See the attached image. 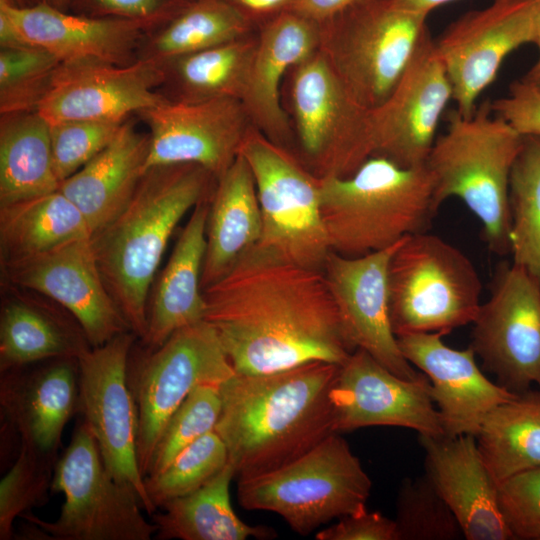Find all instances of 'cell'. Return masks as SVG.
Segmentation results:
<instances>
[{
    "mask_svg": "<svg viewBox=\"0 0 540 540\" xmlns=\"http://www.w3.org/2000/svg\"><path fill=\"white\" fill-rule=\"evenodd\" d=\"M203 294L204 320L216 329L235 373H270L311 361L341 365L356 350L323 271L256 246Z\"/></svg>",
    "mask_w": 540,
    "mask_h": 540,
    "instance_id": "cell-1",
    "label": "cell"
},
{
    "mask_svg": "<svg viewBox=\"0 0 540 540\" xmlns=\"http://www.w3.org/2000/svg\"><path fill=\"white\" fill-rule=\"evenodd\" d=\"M339 367L311 361L270 373H235L220 385L214 431L238 478L279 468L337 433L331 389Z\"/></svg>",
    "mask_w": 540,
    "mask_h": 540,
    "instance_id": "cell-2",
    "label": "cell"
},
{
    "mask_svg": "<svg viewBox=\"0 0 540 540\" xmlns=\"http://www.w3.org/2000/svg\"><path fill=\"white\" fill-rule=\"evenodd\" d=\"M215 183L196 164L150 167L124 210L91 235L101 278L137 337L145 335L149 290L173 231L190 209L212 195Z\"/></svg>",
    "mask_w": 540,
    "mask_h": 540,
    "instance_id": "cell-3",
    "label": "cell"
},
{
    "mask_svg": "<svg viewBox=\"0 0 540 540\" xmlns=\"http://www.w3.org/2000/svg\"><path fill=\"white\" fill-rule=\"evenodd\" d=\"M319 196L330 250L348 257L428 231L440 207L426 164L402 167L382 156L348 177L319 178Z\"/></svg>",
    "mask_w": 540,
    "mask_h": 540,
    "instance_id": "cell-4",
    "label": "cell"
},
{
    "mask_svg": "<svg viewBox=\"0 0 540 540\" xmlns=\"http://www.w3.org/2000/svg\"><path fill=\"white\" fill-rule=\"evenodd\" d=\"M523 139L484 101L470 117L450 111L425 163L437 204L463 201L481 222L488 249L500 256L510 254L509 182Z\"/></svg>",
    "mask_w": 540,
    "mask_h": 540,
    "instance_id": "cell-5",
    "label": "cell"
},
{
    "mask_svg": "<svg viewBox=\"0 0 540 540\" xmlns=\"http://www.w3.org/2000/svg\"><path fill=\"white\" fill-rule=\"evenodd\" d=\"M428 15L399 0H358L320 24L319 50L349 94L372 110L388 98L430 33Z\"/></svg>",
    "mask_w": 540,
    "mask_h": 540,
    "instance_id": "cell-6",
    "label": "cell"
},
{
    "mask_svg": "<svg viewBox=\"0 0 540 540\" xmlns=\"http://www.w3.org/2000/svg\"><path fill=\"white\" fill-rule=\"evenodd\" d=\"M371 479L339 433L272 471L238 478L237 496L247 510L280 515L305 536L341 517L367 510Z\"/></svg>",
    "mask_w": 540,
    "mask_h": 540,
    "instance_id": "cell-7",
    "label": "cell"
},
{
    "mask_svg": "<svg viewBox=\"0 0 540 540\" xmlns=\"http://www.w3.org/2000/svg\"><path fill=\"white\" fill-rule=\"evenodd\" d=\"M394 334H449L472 324L482 304V282L457 247L427 231L405 237L388 268Z\"/></svg>",
    "mask_w": 540,
    "mask_h": 540,
    "instance_id": "cell-8",
    "label": "cell"
},
{
    "mask_svg": "<svg viewBox=\"0 0 540 540\" xmlns=\"http://www.w3.org/2000/svg\"><path fill=\"white\" fill-rule=\"evenodd\" d=\"M51 492L65 498L54 522L30 512L21 516L41 530V540H150L157 532L136 493L107 470L83 420L55 464Z\"/></svg>",
    "mask_w": 540,
    "mask_h": 540,
    "instance_id": "cell-9",
    "label": "cell"
},
{
    "mask_svg": "<svg viewBox=\"0 0 540 540\" xmlns=\"http://www.w3.org/2000/svg\"><path fill=\"white\" fill-rule=\"evenodd\" d=\"M254 176L262 231L256 247L323 271L330 247L321 216L319 178L255 127L240 148Z\"/></svg>",
    "mask_w": 540,
    "mask_h": 540,
    "instance_id": "cell-10",
    "label": "cell"
},
{
    "mask_svg": "<svg viewBox=\"0 0 540 540\" xmlns=\"http://www.w3.org/2000/svg\"><path fill=\"white\" fill-rule=\"evenodd\" d=\"M288 75L295 133L310 172L352 175L373 154L370 110L349 94L319 49Z\"/></svg>",
    "mask_w": 540,
    "mask_h": 540,
    "instance_id": "cell-11",
    "label": "cell"
},
{
    "mask_svg": "<svg viewBox=\"0 0 540 540\" xmlns=\"http://www.w3.org/2000/svg\"><path fill=\"white\" fill-rule=\"evenodd\" d=\"M148 352L129 380L138 411L143 477L167 421L191 391L202 384H222L235 374L216 329L206 320L177 330Z\"/></svg>",
    "mask_w": 540,
    "mask_h": 540,
    "instance_id": "cell-12",
    "label": "cell"
},
{
    "mask_svg": "<svg viewBox=\"0 0 540 540\" xmlns=\"http://www.w3.org/2000/svg\"><path fill=\"white\" fill-rule=\"evenodd\" d=\"M137 337L123 332L79 358L78 411L113 478L131 488L142 508L156 512L145 487L138 453V411L129 385V357Z\"/></svg>",
    "mask_w": 540,
    "mask_h": 540,
    "instance_id": "cell-13",
    "label": "cell"
},
{
    "mask_svg": "<svg viewBox=\"0 0 540 540\" xmlns=\"http://www.w3.org/2000/svg\"><path fill=\"white\" fill-rule=\"evenodd\" d=\"M472 324L469 347L498 384L516 394L540 389V284L525 269L498 264Z\"/></svg>",
    "mask_w": 540,
    "mask_h": 540,
    "instance_id": "cell-14",
    "label": "cell"
},
{
    "mask_svg": "<svg viewBox=\"0 0 540 540\" xmlns=\"http://www.w3.org/2000/svg\"><path fill=\"white\" fill-rule=\"evenodd\" d=\"M535 42L534 0H494L452 22L435 41L452 86L456 111L474 114L509 54Z\"/></svg>",
    "mask_w": 540,
    "mask_h": 540,
    "instance_id": "cell-15",
    "label": "cell"
},
{
    "mask_svg": "<svg viewBox=\"0 0 540 540\" xmlns=\"http://www.w3.org/2000/svg\"><path fill=\"white\" fill-rule=\"evenodd\" d=\"M136 115L149 128L145 171L156 165L196 164L216 179L236 159L252 127L243 103L234 98H165Z\"/></svg>",
    "mask_w": 540,
    "mask_h": 540,
    "instance_id": "cell-16",
    "label": "cell"
},
{
    "mask_svg": "<svg viewBox=\"0 0 540 540\" xmlns=\"http://www.w3.org/2000/svg\"><path fill=\"white\" fill-rule=\"evenodd\" d=\"M452 95L449 77L428 33L388 98L370 110L372 156L402 167L424 165Z\"/></svg>",
    "mask_w": 540,
    "mask_h": 540,
    "instance_id": "cell-17",
    "label": "cell"
},
{
    "mask_svg": "<svg viewBox=\"0 0 540 540\" xmlns=\"http://www.w3.org/2000/svg\"><path fill=\"white\" fill-rule=\"evenodd\" d=\"M331 401L339 434L369 426H396L419 435H444L427 376L419 380L399 377L362 349L340 365Z\"/></svg>",
    "mask_w": 540,
    "mask_h": 540,
    "instance_id": "cell-18",
    "label": "cell"
},
{
    "mask_svg": "<svg viewBox=\"0 0 540 540\" xmlns=\"http://www.w3.org/2000/svg\"><path fill=\"white\" fill-rule=\"evenodd\" d=\"M90 238L2 264L12 286L58 303L78 321L90 345L98 347L131 329L101 278Z\"/></svg>",
    "mask_w": 540,
    "mask_h": 540,
    "instance_id": "cell-19",
    "label": "cell"
},
{
    "mask_svg": "<svg viewBox=\"0 0 540 540\" xmlns=\"http://www.w3.org/2000/svg\"><path fill=\"white\" fill-rule=\"evenodd\" d=\"M161 64L138 59L121 66L100 61L60 62L37 108L48 122L119 120L152 107L166 97Z\"/></svg>",
    "mask_w": 540,
    "mask_h": 540,
    "instance_id": "cell-20",
    "label": "cell"
},
{
    "mask_svg": "<svg viewBox=\"0 0 540 540\" xmlns=\"http://www.w3.org/2000/svg\"><path fill=\"white\" fill-rule=\"evenodd\" d=\"M402 240L358 257L330 251L323 273L352 346L366 351L397 376L419 380L425 374L403 356L389 313L388 268Z\"/></svg>",
    "mask_w": 540,
    "mask_h": 540,
    "instance_id": "cell-21",
    "label": "cell"
},
{
    "mask_svg": "<svg viewBox=\"0 0 540 540\" xmlns=\"http://www.w3.org/2000/svg\"><path fill=\"white\" fill-rule=\"evenodd\" d=\"M397 340L403 356L427 376L447 437L476 436L493 408L518 395L490 381L470 347L451 348L438 333L407 334Z\"/></svg>",
    "mask_w": 540,
    "mask_h": 540,
    "instance_id": "cell-22",
    "label": "cell"
},
{
    "mask_svg": "<svg viewBox=\"0 0 540 540\" xmlns=\"http://www.w3.org/2000/svg\"><path fill=\"white\" fill-rule=\"evenodd\" d=\"M79 361L48 359L1 372L0 406L20 445L58 460L67 422L78 411Z\"/></svg>",
    "mask_w": 540,
    "mask_h": 540,
    "instance_id": "cell-23",
    "label": "cell"
},
{
    "mask_svg": "<svg viewBox=\"0 0 540 540\" xmlns=\"http://www.w3.org/2000/svg\"><path fill=\"white\" fill-rule=\"evenodd\" d=\"M0 10L27 44L49 52L60 62L132 64L138 60L143 37L152 29L140 21L91 17L45 4L18 7L0 0Z\"/></svg>",
    "mask_w": 540,
    "mask_h": 540,
    "instance_id": "cell-24",
    "label": "cell"
},
{
    "mask_svg": "<svg viewBox=\"0 0 540 540\" xmlns=\"http://www.w3.org/2000/svg\"><path fill=\"white\" fill-rule=\"evenodd\" d=\"M425 475L458 519L467 540L513 539L500 513L498 484L476 437L419 435Z\"/></svg>",
    "mask_w": 540,
    "mask_h": 540,
    "instance_id": "cell-25",
    "label": "cell"
},
{
    "mask_svg": "<svg viewBox=\"0 0 540 540\" xmlns=\"http://www.w3.org/2000/svg\"><path fill=\"white\" fill-rule=\"evenodd\" d=\"M319 44L320 24L293 11L262 23L241 102L252 126L278 145L283 146L291 134L280 97L283 79L315 53Z\"/></svg>",
    "mask_w": 540,
    "mask_h": 540,
    "instance_id": "cell-26",
    "label": "cell"
},
{
    "mask_svg": "<svg viewBox=\"0 0 540 540\" xmlns=\"http://www.w3.org/2000/svg\"><path fill=\"white\" fill-rule=\"evenodd\" d=\"M150 135L128 118L115 138L76 173L60 182L80 210L91 235L111 223L128 205L145 172Z\"/></svg>",
    "mask_w": 540,
    "mask_h": 540,
    "instance_id": "cell-27",
    "label": "cell"
},
{
    "mask_svg": "<svg viewBox=\"0 0 540 540\" xmlns=\"http://www.w3.org/2000/svg\"><path fill=\"white\" fill-rule=\"evenodd\" d=\"M210 198L193 208L154 287L147 307L146 332L141 338L148 351L161 346L177 330L205 318L201 276Z\"/></svg>",
    "mask_w": 540,
    "mask_h": 540,
    "instance_id": "cell-28",
    "label": "cell"
},
{
    "mask_svg": "<svg viewBox=\"0 0 540 540\" xmlns=\"http://www.w3.org/2000/svg\"><path fill=\"white\" fill-rule=\"evenodd\" d=\"M262 218L251 168L239 152L216 179L209 202L201 287L220 280L261 236Z\"/></svg>",
    "mask_w": 540,
    "mask_h": 540,
    "instance_id": "cell-29",
    "label": "cell"
},
{
    "mask_svg": "<svg viewBox=\"0 0 540 540\" xmlns=\"http://www.w3.org/2000/svg\"><path fill=\"white\" fill-rule=\"evenodd\" d=\"M91 348L70 313L25 297L12 298L2 306L1 372L53 358H79Z\"/></svg>",
    "mask_w": 540,
    "mask_h": 540,
    "instance_id": "cell-30",
    "label": "cell"
},
{
    "mask_svg": "<svg viewBox=\"0 0 540 540\" xmlns=\"http://www.w3.org/2000/svg\"><path fill=\"white\" fill-rule=\"evenodd\" d=\"M236 476L230 462L197 490L172 499L155 512L152 522L160 540H246L272 539L276 531L264 525H249L235 513L230 484Z\"/></svg>",
    "mask_w": 540,
    "mask_h": 540,
    "instance_id": "cell-31",
    "label": "cell"
},
{
    "mask_svg": "<svg viewBox=\"0 0 540 540\" xmlns=\"http://www.w3.org/2000/svg\"><path fill=\"white\" fill-rule=\"evenodd\" d=\"M49 123L37 112L0 116V206L59 189Z\"/></svg>",
    "mask_w": 540,
    "mask_h": 540,
    "instance_id": "cell-32",
    "label": "cell"
},
{
    "mask_svg": "<svg viewBox=\"0 0 540 540\" xmlns=\"http://www.w3.org/2000/svg\"><path fill=\"white\" fill-rule=\"evenodd\" d=\"M91 237L80 210L59 190L0 206L2 263Z\"/></svg>",
    "mask_w": 540,
    "mask_h": 540,
    "instance_id": "cell-33",
    "label": "cell"
},
{
    "mask_svg": "<svg viewBox=\"0 0 540 540\" xmlns=\"http://www.w3.org/2000/svg\"><path fill=\"white\" fill-rule=\"evenodd\" d=\"M257 44L250 35L188 54L162 65L160 92L168 99L199 101L242 100Z\"/></svg>",
    "mask_w": 540,
    "mask_h": 540,
    "instance_id": "cell-34",
    "label": "cell"
},
{
    "mask_svg": "<svg viewBox=\"0 0 540 540\" xmlns=\"http://www.w3.org/2000/svg\"><path fill=\"white\" fill-rule=\"evenodd\" d=\"M254 23L226 0L189 1L143 37L138 59L159 64L249 35Z\"/></svg>",
    "mask_w": 540,
    "mask_h": 540,
    "instance_id": "cell-35",
    "label": "cell"
},
{
    "mask_svg": "<svg viewBox=\"0 0 540 540\" xmlns=\"http://www.w3.org/2000/svg\"><path fill=\"white\" fill-rule=\"evenodd\" d=\"M475 437L497 484L540 466V389L520 393L493 408Z\"/></svg>",
    "mask_w": 540,
    "mask_h": 540,
    "instance_id": "cell-36",
    "label": "cell"
},
{
    "mask_svg": "<svg viewBox=\"0 0 540 540\" xmlns=\"http://www.w3.org/2000/svg\"><path fill=\"white\" fill-rule=\"evenodd\" d=\"M510 254L540 284V138L524 136L509 182Z\"/></svg>",
    "mask_w": 540,
    "mask_h": 540,
    "instance_id": "cell-37",
    "label": "cell"
},
{
    "mask_svg": "<svg viewBox=\"0 0 540 540\" xmlns=\"http://www.w3.org/2000/svg\"><path fill=\"white\" fill-rule=\"evenodd\" d=\"M228 462L225 443L211 431L183 449L161 471L144 477L147 494L154 507L161 508L203 486Z\"/></svg>",
    "mask_w": 540,
    "mask_h": 540,
    "instance_id": "cell-38",
    "label": "cell"
},
{
    "mask_svg": "<svg viewBox=\"0 0 540 540\" xmlns=\"http://www.w3.org/2000/svg\"><path fill=\"white\" fill-rule=\"evenodd\" d=\"M394 521L398 540L465 538L455 514L426 475L401 483Z\"/></svg>",
    "mask_w": 540,
    "mask_h": 540,
    "instance_id": "cell-39",
    "label": "cell"
},
{
    "mask_svg": "<svg viewBox=\"0 0 540 540\" xmlns=\"http://www.w3.org/2000/svg\"><path fill=\"white\" fill-rule=\"evenodd\" d=\"M59 64L38 47L0 48V115L36 111Z\"/></svg>",
    "mask_w": 540,
    "mask_h": 540,
    "instance_id": "cell-40",
    "label": "cell"
},
{
    "mask_svg": "<svg viewBox=\"0 0 540 540\" xmlns=\"http://www.w3.org/2000/svg\"><path fill=\"white\" fill-rule=\"evenodd\" d=\"M56 462V459L20 445L13 465L0 482L1 540L14 538L16 517L47 503Z\"/></svg>",
    "mask_w": 540,
    "mask_h": 540,
    "instance_id": "cell-41",
    "label": "cell"
},
{
    "mask_svg": "<svg viewBox=\"0 0 540 540\" xmlns=\"http://www.w3.org/2000/svg\"><path fill=\"white\" fill-rule=\"evenodd\" d=\"M220 385L197 386L171 415L155 446L146 476L158 473L183 449L214 431L221 410Z\"/></svg>",
    "mask_w": 540,
    "mask_h": 540,
    "instance_id": "cell-42",
    "label": "cell"
},
{
    "mask_svg": "<svg viewBox=\"0 0 540 540\" xmlns=\"http://www.w3.org/2000/svg\"><path fill=\"white\" fill-rule=\"evenodd\" d=\"M119 120H65L49 123L53 167L59 182L100 153L117 135Z\"/></svg>",
    "mask_w": 540,
    "mask_h": 540,
    "instance_id": "cell-43",
    "label": "cell"
},
{
    "mask_svg": "<svg viewBox=\"0 0 540 540\" xmlns=\"http://www.w3.org/2000/svg\"><path fill=\"white\" fill-rule=\"evenodd\" d=\"M497 497L500 513L513 539L540 540V466L498 483Z\"/></svg>",
    "mask_w": 540,
    "mask_h": 540,
    "instance_id": "cell-44",
    "label": "cell"
},
{
    "mask_svg": "<svg viewBox=\"0 0 540 540\" xmlns=\"http://www.w3.org/2000/svg\"><path fill=\"white\" fill-rule=\"evenodd\" d=\"M188 0H71L69 11L91 16L140 21L158 27L179 12Z\"/></svg>",
    "mask_w": 540,
    "mask_h": 540,
    "instance_id": "cell-45",
    "label": "cell"
},
{
    "mask_svg": "<svg viewBox=\"0 0 540 540\" xmlns=\"http://www.w3.org/2000/svg\"><path fill=\"white\" fill-rule=\"evenodd\" d=\"M491 109L521 135L540 138V89L535 85L512 82L505 96L491 101Z\"/></svg>",
    "mask_w": 540,
    "mask_h": 540,
    "instance_id": "cell-46",
    "label": "cell"
},
{
    "mask_svg": "<svg viewBox=\"0 0 540 540\" xmlns=\"http://www.w3.org/2000/svg\"><path fill=\"white\" fill-rule=\"evenodd\" d=\"M317 540H398L396 523L380 512H363L339 518V521L321 529Z\"/></svg>",
    "mask_w": 540,
    "mask_h": 540,
    "instance_id": "cell-47",
    "label": "cell"
},
{
    "mask_svg": "<svg viewBox=\"0 0 540 540\" xmlns=\"http://www.w3.org/2000/svg\"><path fill=\"white\" fill-rule=\"evenodd\" d=\"M358 0H294L288 11H293L309 20L322 24Z\"/></svg>",
    "mask_w": 540,
    "mask_h": 540,
    "instance_id": "cell-48",
    "label": "cell"
},
{
    "mask_svg": "<svg viewBox=\"0 0 540 540\" xmlns=\"http://www.w3.org/2000/svg\"><path fill=\"white\" fill-rule=\"evenodd\" d=\"M243 14H245L253 23L264 22L269 18L288 11L294 0H226Z\"/></svg>",
    "mask_w": 540,
    "mask_h": 540,
    "instance_id": "cell-49",
    "label": "cell"
},
{
    "mask_svg": "<svg viewBox=\"0 0 540 540\" xmlns=\"http://www.w3.org/2000/svg\"><path fill=\"white\" fill-rule=\"evenodd\" d=\"M27 47L33 46L25 42L7 14L0 10V48L16 49Z\"/></svg>",
    "mask_w": 540,
    "mask_h": 540,
    "instance_id": "cell-50",
    "label": "cell"
},
{
    "mask_svg": "<svg viewBox=\"0 0 540 540\" xmlns=\"http://www.w3.org/2000/svg\"><path fill=\"white\" fill-rule=\"evenodd\" d=\"M535 9V42L538 57L526 75L522 78L540 89V0H534Z\"/></svg>",
    "mask_w": 540,
    "mask_h": 540,
    "instance_id": "cell-51",
    "label": "cell"
},
{
    "mask_svg": "<svg viewBox=\"0 0 540 540\" xmlns=\"http://www.w3.org/2000/svg\"><path fill=\"white\" fill-rule=\"evenodd\" d=\"M403 4L429 14L435 8L456 0H399Z\"/></svg>",
    "mask_w": 540,
    "mask_h": 540,
    "instance_id": "cell-52",
    "label": "cell"
},
{
    "mask_svg": "<svg viewBox=\"0 0 540 540\" xmlns=\"http://www.w3.org/2000/svg\"><path fill=\"white\" fill-rule=\"evenodd\" d=\"M28 5L45 4L60 10L70 9L71 0H27Z\"/></svg>",
    "mask_w": 540,
    "mask_h": 540,
    "instance_id": "cell-53",
    "label": "cell"
},
{
    "mask_svg": "<svg viewBox=\"0 0 540 540\" xmlns=\"http://www.w3.org/2000/svg\"><path fill=\"white\" fill-rule=\"evenodd\" d=\"M5 1L13 6H18V7L28 5L27 0H5Z\"/></svg>",
    "mask_w": 540,
    "mask_h": 540,
    "instance_id": "cell-54",
    "label": "cell"
},
{
    "mask_svg": "<svg viewBox=\"0 0 540 540\" xmlns=\"http://www.w3.org/2000/svg\"><path fill=\"white\" fill-rule=\"evenodd\" d=\"M188 1H193V0H188Z\"/></svg>",
    "mask_w": 540,
    "mask_h": 540,
    "instance_id": "cell-55",
    "label": "cell"
}]
</instances>
